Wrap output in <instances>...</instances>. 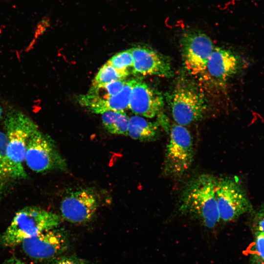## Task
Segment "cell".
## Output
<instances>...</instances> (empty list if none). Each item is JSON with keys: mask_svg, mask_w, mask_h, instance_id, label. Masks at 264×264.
Instances as JSON below:
<instances>
[{"mask_svg": "<svg viewBox=\"0 0 264 264\" xmlns=\"http://www.w3.org/2000/svg\"><path fill=\"white\" fill-rule=\"evenodd\" d=\"M215 177L201 174L189 181L183 191L179 211L198 221L208 229H213L220 221L217 204Z\"/></svg>", "mask_w": 264, "mask_h": 264, "instance_id": "6da1fadb", "label": "cell"}, {"mask_svg": "<svg viewBox=\"0 0 264 264\" xmlns=\"http://www.w3.org/2000/svg\"><path fill=\"white\" fill-rule=\"evenodd\" d=\"M6 154L9 178L26 177L23 167L28 140L39 128L27 115L20 111H11L5 120Z\"/></svg>", "mask_w": 264, "mask_h": 264, "instance_id": "7a4b0ae2", "label": "cell"}, {"mask_svg": "<svg viewBox=\"0 0 264 264\" xmlns=\"http://www.w3.org/2000/svg\"><path fill=\"white\" fill-rule=\"evenodd\" d=\"M172 115L176 124L185 126L202 119L208 109L207 99L198 86L186 78L178 80L167 95Z\"/></svg>", "mask_w": 264, "mask_h": 264, "instance_id": "3957f363", "label": "cell"}, {"mask_svg": "<svg viewBox=\"0 0 264 264\" xmlns=\"http://www.w3.org/2000/svg\"><path fill=\"white\" fill-rule=\"evenodd\" d=\"M61 221L57 214L36 206H26L17 212L2 236L3 244L14 246L24 240L58 227Z\"/></svg>", "mask_w": 264, "mask_h": 264, "instance_id": "277c9868", "label": "cell"}, {"mask_svg": "<svg viewBox=\"0 0 264 264\" xmlns=\"http://www.w3.org/2000/svg\"><path fill=\"white\" fill-rule=\"evenodd\" d=\"M164 161V174L173 178H180L189 170L194 155L193 138L185 126L173 124L170 129Z\"/></svg>", "mask_w": 264, "mask_h": 264, "instance_id": "5b68a950", "label": "cell"}, {"mask_svg": "<svg viewBox=\"0 0 264 264\" xmlns=\"http://www.w3.org/2000/svg\"><path fill=\"white\" fill-rule=\"evenodd\" d=\"M24 163L32 171L43 173L51 170L66 171L67 166L53 140L39 129L30 136Z\"/></svg>", "mask_w": 264, "mask_h": 264, "instance_id": "8992f818", "label": "cell"}, {"mask_svg": "<svg viewBox=\"0 0 264 264\" xmlns=\"http://www.w3.org/2000/svg\"><path fill=\"white\" fill-rule=\"evenodd\" d=\"M215 192L220 220L232 221L253 210L245 191L235 178H216Z\"/></svg>", "mask_w": 264, "mask_h": 264, "instance_id": "52a82bcc", "label": "cell"}, {"mask_svg": "<svg viewBox=\"0 0 264 264\" xmlns=\"http://www.w3.org/2000/svg\"><path fill=\"white\" fill-rule=\"evenodd\" d=\"M184 66L190 74L201 76L215 48L210 38L198 30L185 32L180 39Z\"/></svg>", "mask_w": 264, "mask_h": 264, "instance_id": "ba28073f", "label": "cell"}, {"mask_svg": "<svg viewBox=\"0 0 264 264\" xmlns=\"http://www.w3.org/2000/svg\"><path fill=\"white\" fill-rule=\"evenodd\" d=\"M66 232L58 227L44 231L24 240L21 244L30 258L38 261L54 258L66 251L69 246Z\"/></svg>", "mask_w": 264, "mask_h": 264, "instance_id": "9c48e42d", "label": "cell"}, {"mask_svg": "<svg viewBox=\"0 0 264 264\" xmlns=\"http://www.w3.org/2000/svg\"><path fill=\"white\" fill-rule=\"evenodd\" d=\"M98 206L96 195L91 190L81 189L72 191L61 201L62 217L73 223H83L90 220Z\"/></svg>", "mask_w": 264, "mask_h": 264, "instance_id": "30bf717a", "label": "cell"}, {"mask_svg": "<svg viewBox=\"0 0 264 264\" xmlns=\"http://www.w3.org/2000/svg\"><path fill=\"white\" fill-rule=\"evenodd\" d=\"M131 50L133 58L132 74L167 78L173 76L171 65L167 57L146 45H138L131 48Z\"/></svg>", "mask_w": 264, "mask_h": 264, "instance_id": "8fae6325", "label": "cell"}, {"mask_svg": "<svg viewBox=\"0 0 264 264\" xmlns=\"http://www.w3.org/2000/svg\"><path fill=\"white\" fill-rule=\"evenodd\" d=\"M164 98L161 93L143 81L134 78L129 109L135 115L152 118L160 114Z\"/></svg>", "mask_w": 264, "mask_h": 264, "instance_id": "7c38bea8", "label": "cell"}, {"mask_svg": "<svg viewBox=\"0 0 264 264\" xmlns=\"http://www.w3.org/2000/svg\"><path fill=\"white\" fill-rule=\"evenodd\" d=\"M240 58L231 51L215 47L201 76L214 85L222 86L241 66Z\"/></svg>", "mask_w": 264, "mask_h": 264, "instance_id": "4fadbf2b", "label": "cell"}, {"mask_svg": "<svg viewBox=\"0 0 264 264\" xmlns=\"http://www.w3.org/2000/svg\"><path fill=\"white\" fill-rule=\"evenodd\" d=\"M134 78L129 80L117 94L105 99H88L80 96L79 104L94 113L102 114L108 111L125 112L129 104Z\"/></svg>", "mask_w": 264, "mask_h": 264, "instance_id": "5bb4252c", "label": "cell"}, {"mask_svg": "<svg viewBox=\"0 0 264 264\" xmlns=\"http://www.w3.org/2000/svg\"><path fill=\"white\" fill-rule=\"evenodd\" d=\"M159 132L158 122L136 115L129 117L128 135L132 138L142 142L153 141L158 137Z\"/></svg>", "mask_w": 264, "mask_h": 264, "instance_id": "9a60e30c", "label": "cell"}, {"mask_svg": "<svg viewBox=\"0 0 264 264\" xmlns=\"http://www.w3.org/2000/svg\"><path fill=\"white\" fill-rule=\"evenodd\" d=\"M102 114V124L109 133L127 135L129 117L125 112L108 111Z\"/></svg>", "mask_w": 264, "mask_h": 264, "instance_id": "2e32d148", "label": "cell"}, {"mask_svg": "<svg viewBox=\"0 0 264 264\" xmlns=\"http://www.w3.org/2000/svg\"><path fill=\"white\" fill-rule=\"evenodd\" d=\"M126 79L119 80L102 86H91L88 92L83 95L86 98L105 99L119 93L124 87Z\"/></svg>", "mask_w": 264, "mask_h": 264, "instance_id": "e0dca14e", "label": "cell"}, {"mask_svg": "<svg viewBox=\"0 0 264 264\" xmlns=\"http://www.w3.org/2000/svg\"><path fill=\"white\" fill-rule=\"evenodd\" d=\"M127 76L107 61L99 70L93 81L92 86L106 85L117 80L126 79Z\"/></svg>", "mask_w": 264, "mask_h": 264, "instance_id": "ac0fdd59", "label": "cell"}, {"mask_svg": "<svg viewBox=\"0 0 264 264\" xmlns=\"http://www.w3.org/2000/svg\"><path fill=\"white\" fill-rule=\"evenodd\" d=\"M108 62L127 76L132 73L133 58L131 49L115 54Z\"/></svg>", "mask_w": 264, "mask_h": 264, "instance_id": "d6986e66", "label": "cell"}, {"mask_svg": "<svg viewBox=\"0 0 264 264\" xmlns=\"http://www.w3.org/2000/svg\"><path fill=\"white\" fill-rule=\"evenodd\" d=\"M254 234L250 251L251 262L252 264H264V233Z\"/></svg>", "mask_w": 264, "mask_h": 264, "instance_id": "ffe728a7", "label": "cell"}, {"mask_svg": "<svg viewBox=\"0 0 264 264\" xmlns=\"http://www.w3.org/2000/svg\"><path fill=\"white\" fill-rule=\"evenodd\" d=\"M6 147L5 133L0 131V188L3 186L5 180L9 178L7 168Z\"/></svg>", "mask_w": 264, "mask_h": 264, "instance_id": "44dd1931", "label": "cell"}, {"mask_svg": "<svg viewBox=\"0 0 264 264\" xmlns=\"http://www.w3.org/2000/svg\"><path fill=\"white\" fill-rule=\"evenodd\" d=\"M254 234L264 233V211L259 210L254 216L252 223Z\"/></svg>", "mask_w": 264, "mask_h": 264, "instance_id": "7402d4cb", "label": "cell"}, {"mask_svg": "<svg viewBox=\"0 0 264 264\" xmlns=\"http://www.w3.org/2000/svg\"><path fill=\"white\" fill-rule=\"evenodd\" d=\"M51 264H91L85 259L74 256H64L54 260Z\"/></svg>", "mask_w": 264, "mask_h": 264, "instance_id": "603a6c76", "label": "cell"}, {"mask_svg": "<svg viewBox=\"0 0 264 264\" xmlns=\"http://www.w3.org/2000/svg\"><path fill=\"white\" fill-rule=\"evenodd\" d=\"M260 210L264 211V203L262 205V206L261 209H260Z\"/></svg>", "mask_w": 264, "mask_h": 264, "instance_id": "cb8c5ba5", "label": "cell"}, {"mask_svg": "<svg viewBox=\"0 0 264 264\" xmlns=\"http://www.w3.org/2000/svg\"><path fill=\"white\" fill-rule=\"evenodd\" d=\"M1 113H2V110H1V108L0 106V117H1Z\"/></svg>", "mask_w": 264, "mask_h": 264, "instance_id": "d4e9b609", "label": "cell"}]
</instances>
